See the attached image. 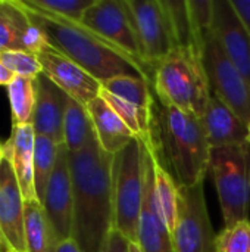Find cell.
<instances>
[{"label":"cell","mask_w":250,"mask_h":252,"mask_svg":"<svg viewBox=\"0 0 250 252\" xmlns=\"http://www.w3.org/2000/svg\"><path fill=\"white\" fill-rule=\"evenodd\" d=\"M113 157L93 139L83 151L69 154L74 213L71 239L83 252H100L113 229Z\"/></svg>","instance_id":"6da1fadb"},{"label":"cell","mask_w":250,"mask_h":252,"mask_svg":"<svg viewBox=\"0 0 250 252\" xmlns=\"http://www.w3.org/2000/svg\"><path fill=\"white\" fill-rule=\"evenodd\" d=\"M24 9L52 47L78 63L100 83L119 75H139L136 68L116 49L109 46L81 22L57 18L27 6H24Z\"/></svg>","instance_id":"7a4b0ae2"},{"label":"cell","mask_w":250,"mask_h":252,"mask_svg":"<svg viewBox=\"0 0 250 252\" xmlns=\"http://www.w3.org/2000/svg\"><path fill=\"white\" fill-rule=\"evenodd\" d=\"M158 128V143L162 145L178 186L192 188L203 183L209 171L211 146L202 120L190 112L161 105Z\"/></svg>","instance_id":"3957f363"},{"label":"cell","mask_w":250,"mask_h":252,"mask_svg":"<svg viewBox=\"0 0 250 252\" xmlns=\"http://www.w3.org/2000/svg\"><path fill=\"white\" fill-rule=\"evenodd\" d=\"M202 47L184 44L172 49L153 71L152 89L161 105L202 118L212 96Z\"/></svg>","instance_id":"277c9868"},{"label":"cell","mask_w":250,"mask_h":252,"mask_svg":"<svg viewBox=\"0 0 250 252\" xmlns=\"http://www.w3.org/2000/svg\"><path fill=\"white\" fill-rule=\"evenodd\" d=\"M147 149L141 139L136 137L127 148L113 157V229L130 242H137L139 219L143 207L146 183Z\"/></svg>","instance_id":"5b68a950"},{"label":"cell","mask_w":250,"mask_h":252,"mask_svg":"<svg viewBox=\"0 0 250 252\" xmlns=\"http://www.w3.org/2000/svg\"><path fill=\"white\" fill-rule=\"evenodd\" d=\"M209 171L225 226L249 220L250 143L211 149Z\"/></svg>","instance_id":"8992f818"},{"label":"cell","mask_w":250,"mask_h":252,"mask_svg":"<svg viewBox=\"0 0 250 252\" xmlns=\"http://www.w3.org/2000/svg\"><path fill=\"white\" fill-rule=\"evenodd\" d=\"M81 24L116 49L152 86L153 74L141 58V50L127 0H93Z\"/></svg>","instance_id":"52a82bcc"},{"label":"cell","mask_w":250,"mask_h":252,"mask_svg":"<svg viewBox=\"0 0 250 252\" xmlns=\"http://www.w3.org/2000/svg\"><path fill=\"white\" fill-rule=\"evenodd\" d=\"M133 15L141 58L147 68L155 66L178 46L167 0H127Z\"/></svg>","instance_id":"ba28073f"},{"label":"cell","mask_w":250,"mask_h":252,"mask_svg":"<svg viewBox=\"0 0 250 252\" xmlns=\"http://www.w3.org/2000/svg\"><path fill=\"white\" fill-rule=\"evenodd\" d=\"M205 69L212 94L227 103L243 121L250 123V81L220 47L211 30L202 47Z\"/></svg>","instance_id":"9c48e42d"},{"label":"cell","mask_w":250,"mask_h":252,"mask_svg":"<svg viewBox=\"0 0 250 252\" xmlns=\"http://www.w3.org/2000/svg\"><path fill=\"white\" fill-rule=\"evenodd\" d=\"M175 252H215V235L211 226L203 183L180 186L178 220L172 232Z\"/></svg>","instance_id":"30bf717a"},{"label":"cell","mask_w":250,"mask_h":252,"mask_svg":"<svg viewBox=\"0 0 250 252\" xmlns=\"http://www.w3.org/2000/svg\"><path fill=\"white\" fill-rule=\"evenodd\" d=\"M35 55L43 74L74 100L87 106L93 99L100 96L102 83L49 43Z\"/></svg>","instance_id":"8fae6325"},{"label":"cell","mask_w":250,"mask_h":252,"mask_svg":"<svg viewBox=\"0 0 250 252\" xmlns=\"http://www.w3.org/2000/svg\"><path fill=\"white\" fill-rule=\"evenodd\" d=\"M43 208L59 238V241L71 239L72 236V213L74 193L72 177L69 167V152L65 145H59L57 158L53 174L49 180Z\"/></svg>","instance_id":"7c38bea8"},{"label":"cell","mask_w":250,"mask_h":252,"mask_svg":"<svg viewBox=\"0 0 250 252\" xmlns=\"http://www.w3.org/2000/svg\"><path fill=\"white\" fill-rule=\"evenodd\" d=\"M211 32L230 61L250 81V34L231 0H212Z\"/></svg>","instance_id":"4fadbf2b"},{"label":"cell","mask_w":250,"mask_h":252,"mask_svg":"<svg viewBox=\"0 0 250 252\" xmlns=\"http://www.w3.org/2000/svg\"><path fill=\"white\" fill-rule=\"evenodd\" d=\"M24 204L12 164L4 158L0 165V230L7 252H27Z\"/></svg>","instance_id":"5bb4252c"},{"label":"cell","mask_w":250,"mask_h":252,"mask_svg":"<svg viewBox=\"0 0 250 252\" xmlns=\"http://www.w3.org/2000/svg\"><path fill=\"white\" fill-rule=\"evenodd\" d=\"M147 149V148H146ZM143 252H175L172 233L168 229L155 196L153 186V168L152 159L147 151V165H146V183L143 207L139 219L137 242Z\"/></svg>","instance_id":"9a60e30c"},{"label":"cell","mask_w":250,"mask_h":252,"mask_svg":"<svg viewBox=\"0 0 250 252\" xmlns=\"http://www.w3.org/2000/svg\"><path fill=\"white\" fill-rule=\"evenodd\" d=\"M46 43L43 32L31 22L19 0H0V53L9 50L37 53Z\"/></svg>","instance_id":"2e32d148"},{"label":"cell","mask_w":250,"mask_h":252,"mask_svg":"<svg viewBox=\"0 0 250 252\" xmlns=\"http://www.w3.org/2000/svg\"><path fill=\"white\" fill-rule=\"evenodd\" d=\"M35 89L37 96L31 126L37 136H44L56 145H63V118L68 94L44 74L35 78Z\"/></svg>","instance_id":"e0dca14e"},{"label":"cell","mask_w":250,"mask_h":252,"mask_svg":"<svg viewBox=\"0 0 250 252\" xmlns=\"http://www.w3.org/2000/svg\"><path fill=\"white\" fill-rule=\"evenodd\" d=\"M200 120L211 149L234 146L248 142L249 124L215 94L211 96Z\"/></svg>","instance_id":"ac0fdd59"},{"label":"cell","mask_w":250,"mask_h":252,"mask_svg":"<svg viewBox=\"0 0 250 252\" xmlns=\"http://www.w3.org/2000/svg\"><path fill=\"white\" fill-rule=\"evenodd\" d=\"M34 149L35 131L32 126H12L10 137L4 142V158L12 164L25 201H37L34 188Z\"/></svg>","instance_id":"d6986e66"},{"label":"cell","mask_w":250,"mask_h":252,"mask_svg":"<svg viewBox=\"0 0 250 252\" xmlns=\"http://www.w3.org/2000/svg\"><path fill=\"white\" fill-rule=\"evenodd\" d=\"M87 111L94 128L96 140L106 154L115 157L136 139L134 133L102 96L93 99L87 105Z\"/></svg>","instance_id":"ffe728a7"},{"label":"cell","mask_w":250,"mask_h":252,"mask_svg":"<svg viewBox=\"0 0 250 252\" xmlns=\"http://www.w3.org/2000/svg\"><path fill=\"white\" fill-rule=\"evenodd\" d=\"M150 159H152V168H153V186H155V196L158 207L161 210V214L171 230V233L175 229L177 220H178V202H180V186L174 176L169 173L168 168L164 167V162L161 159V149L158 139L152 142H144Z\"/></svg>","instance_id":"44dd1931"},{"label":"cell","mask_w":250,"mask_h":252,"mask_svg":"<svg viewBox=\"0 0 250 252\" xmlns=\"http://www.w3.org/2000/svg\"><path fill=\"white\" fill-rule=\"evenodd\" d=\"M24 229L27 252H56L60 244L43 205L38 201H25Z\"/></svg>","instance_id":"7402d4cb"},{"label":"cell","mask_w":250,"mask_h":252,"mask_svg":"<svg viewBox=\"0 0 250 252\" xmlns=\"http://www.w3.org/2000/svg\"><path fill=\"white\" fill-rule=\"evenodd\" d=\"M93 139H96V134L87 106L68 96L63 118V145L69 154H77Z\"/></svg>","instance_id":"603a6c76"},{"label":"cell","mask_w":250,"mask_h":252,"mask_svg":"<svg viewBox=\"0 0 250 252\" xmlns=\"http://www.w3.org/2000/svg\"><path fill=\"white\" fill-rule=\"evenodd\" d=\"M102 89L122 100H127L144 112H155L152 86L140 75H119L102 83Z\"/></svg>","instance_id":"cb8c5ba5"},{"label":"cell","mask_w":250,"mask_h":252,"mask_svg":"<svg viewBox=\"0 0 250 252\" xmlns=\"http://www.w3.org/2000/svg\"><path fill=\"white\" fill-rule=\"evenodd\" d=\"M6 89L12 109V126L31 124L37 96L35 78L15 77Z\"/></svg>","instance_id":"d4e9b609"},{"label":"cell","mask_w":250,"mask_h":252,"mask_svg":"<svg viewBox=\"0 0 250 252\" xmlns=\"http://www.w3.org/2000/svg\"><path fill=\"white\" fill-rule=\"evenodd\" d=\"M57 148L53 140L44 136L35 134V149H34V188L35 196L40 204L44 201L46 189L49 180L53 174L56 158H57Z\"/></svg>","instance_id":"484cf974"},{"label":"cell","mask_w":250,"mask_h":252,"mask_svg":"<svg viewBox=\"0 0 250 252\" xmlns=\"http://www.w3.org/2000/svg\"><path fill=\"white\" fill-rule=\"evenodd\" d=\"M24 6L57 18L81 22L93 0H19Z\"/></svg>","instance_id":"4316f807"},{"label":"cell","mask_w":250,"mask_h":252,"mask_svg":"<svg viewBox=\"0 0 250 252\" xmlns=\"http://www.w3.org/2000/svg\"><path fill=\"white\" fill-rule=\"evenodd\" d=\"M215 252H250V220L224 226L215 236Z\"/></svg>","instance_id":"83f0119b"},{"label":"cell","mask_w":250,"mask_h":252,"mask_svg":"<svg viewBox=\"0 0 250 252\" xmlns=\"http://www.w3.org/2000/svg\"><path fill=\"white\" fill-rule=\"evenodd\" d=\"M0 62L15 74V77H27L37 78L41 71V65L35 53L21 52V50H9L0 53Z\"/></svg>","instance_id":"f1b7e54d"},{"label":"cell","mask_w":250,"mask_h":252,"mask_svg":"<svg viewBox=\"0 0 250 252\" xmlns=\"http://www.w3.org/2000/svg\"><path fill=\"white\" fill-rule=\"evenodd\" d=\"M128 244L130 241L122 233H119L116 229H112L100 252H128Z\"/></svg>","instance_id":"f546056e"},{"label":"cell","mask_w":250,"mask_h":252,"mask_svg":"<svg viewBox=\"0 0 250 252\" xmlns=\"http://www.w3.org/2000/svg\"><path fill=\"white\" fill-rule=\"evenodd\" d=\"M231 4L242 18L250 34V0H231Z\"/></svg>","instance_id":"4dcf8cb0"},{"label":"cell","mask_w":250,"mask_h":252,"mask_svg":"<svg viewBox=\"0 0 250 252\" xmlns=\"http://www.w3.org/2000/svg\"><path fill=\"white\" fill-rule=\"evenodd\" d=\"M56 252H83L81 248L75 244L74 239H66V241H62L57 247V251Z\"/></svg>","instance_id":"1f68e13d"},{"label":"cell","mask_w":250,"mask_h":252,"mask_svg":"<svg viewBox=\"0 0 250 252\" xmlns=\"http://www.w3.org/2000/svg\"><path fill=\"white\" fill-rule=\"evenodd\" d=\"M15 78V74L10 72L1 62H0V86H9L12 83V80Z\"/></svg>","instance_id":"d6a6232c"},{"label":"cell","mask_w":250,"mask_h":252,"mask_svg":"<svg viewBox=\"0 0 250 252\" xmlns=\"http://www.w3.org/2000/svg\"><path fill=\"white\" fill-rule=\"evenodd\" d=\"M128 252H143L141 248L136 244V242H130L128 244Z\"/></svg>","instance_id":"836d02e7"},{"label":"cell","mask_w":250,"mask_h":252,"mask_svg":"<svg viewBox=\"0 0 250 252\" xmlns=\"http://www.w3.org/2000/svg\"><path fill=\"white\" fill-rule=\"evenodd\" d=\"M3 159H4V143L0 142V165L3 162Z\"/></svg>","instance_id":"e575fe53"},{"label":"cell","mask_w":250,"mask_h":252,"mask_svg":"<svg viewBox=\"0 0 250 252\" xmlns=\"http://www.w3.org/2000/svg\"><path fill=\"white\" fill-rule=\"evenodd\" d=\"M0 244H1L3 248L6 250V244H4V239H3V235H1V230H0ZM6 252H7V250H6Z\"/></svg>","instance_id":"d590c367"},{"label":"cell","mask_w":250,"mask_h":252,"mask_svg":"<svg viewBox=\"0 0 250 252\" xmlns=\"http://www.w3.org/2000/svg\"><path fill=\"white\" fill-rule=\"evenodd\" d=\"M248 142L250 143V123L249 126H248Z\"/></svg>","instance_id":"8d00e7d4"},{"label":"cell","mask_w":250,"mask_h":252,"mask_svg":"<svg viewBox=\"0 0 250 252\" xmlns=\"http://www.w3.org/2000/svg\"><path fill=\"white\" fill-rule=\"evenodd\" d=\"M0 252H6V250L3 248V245H1V244H0Z\"/></svg>","instance_id":"74e56055"}]
</instances>
